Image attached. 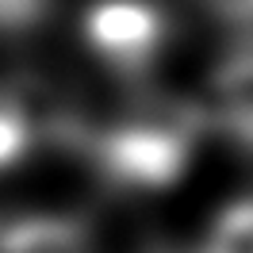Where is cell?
<instances>
[{
    "instance_id": "cell-1",
    "label": "cell",
    "mask_w": 253,
    "mask_h": 253,
    "mask_svg": "<svg viewBox=\"0 0 253 253\" xmlns=\"http://www.w3.org/2000/svg\"><path fill=\"white\" fill-rule=\"evenodd\" d=\"M204 111L176 96H142L111 123L84 134V154L115 188H165L188 169Z\"/></svg>"
},
{
    "instance_id": "cell-2",
    "label": "cell",
    "mask_w": 253,
    "mask_h": 253,
    "mask_svg": "<svg viewBox=\"0 0 253 253\" xmlns=\"http://www.w3.org/2000/svg\"><path fill=\"white\" fill-rule=\"evenodd\" d=\"M84 42L119 73H142L161 54L169 23L150 0H96L84 12Z\"/></svg>"
},
{
    "instance_id": "cell-3",
    "label": "cell",
    "mask_w": 253,
    "mask_h": 253,
    "mask_svg": "<svg viewBox=\"0 0 253 253\" xmlns=\"http://www.w3.org/2000/svg\"><path fill=\"white\" fill-rule=\"evenodd\" d=\"M211 115L238 146L253 150V46H238L215 69Z\"/></svg>"
},
{
    "instance_id": "cell-4",
    "label": "cell",
    "mask_w": 253,
    "mask_h": 253,
    "mask_svg": "<svg viewBox=\"0 0 253 253\" xmlns=\"http://www.w3.org/2000/svg\"><path fill=\"white\" fill-rule=\"evenodd\" d=\"M0 253H84V222L69 215H16L0 222Z\"/></svg>"
},
{
    "instance_id": "cell-5",
    "label": "cell",
    "mask_w": 253,
    "mask_h": 253,
    "mask_svg": "<svg viewBox=\"0 0 253 253\" xmlns=\"http://www.w3.org/2000/svg\"><path fill=\"white\" fill-rule=\"evenodd\" d=\"M196 253H253V196L226 207Z\"/></svg>"
},
{
    "instance_id": "cell-6",
    "label": "cell",
    "mask_w": 253,
    "mask_h": 253,
    "mask_svg": "<svg viewBox=\"0 0 253 253\" xmlns=\"http://www.w3.org/2000/svg\"><path fill=\"white\" fill-rule=\"evenodd\" d=\"M200 8L219 27L234 31L242 46H253V0H200Z\"/></svg>"
},
{
    "instance_id": "cell-7",
    "label": "cell",
    "mask_w": 253,
    "mask_h": 253,
    "mask_svg": "<svg viewBox=\"0 0 253 253\" xmlns=\"http://www.w3.org/2000/svg\"><path fill=\"white\" fill-rule=\"evenodd\" d=\"M54 0H0V35H23L46 23Z\"/></svg>"
}]
</instances>
